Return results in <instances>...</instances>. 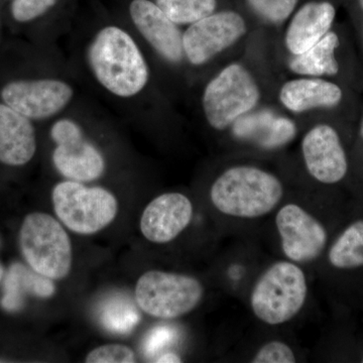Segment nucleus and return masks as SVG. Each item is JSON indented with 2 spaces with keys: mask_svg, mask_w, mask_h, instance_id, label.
<instances>
[{
  "mask_svg": "<svg viewBox=\"0 0 363 363\" xmlns=\"http://www.w3.org/2000/svg\"><path fill=\"white\" fill-rule=\"evenodd\" d=\"M262 75L250 60L240 59L227 62L210 77L203 88L201 109L212 130L226 133L266 104L267 88Z\"/></svg>",
  "mask_w": 363,
  "mask_h": 363,
  "instance_id": "f257e3e1",
  "label": "nucleus"
},
{
  "mask_svg": "<svg viewBox=\"0 0 363 363\" xmlns=\"http://www.w3.org/2000/svg\"><path fill=\"white\" fill-rule=\"evenodd\" d=\"M88 66L98 84L119 98H133L149 84L147 60L130 33L107 26L95 33L87 48Z\"/></svg>",
  "mask_w": 363,
  "mask_h": 363,
  "instance_id": "f03ea898",
  "label": "nucleus"
},
{
  "mask_svg": "<svg viewBox=\"0 0 363 363\" xmlns=\"http://www.w3.org/2000/svg\"><path fill=\"white\" fill-rule=\"evenodd\" d=\"M285 195L276 174L255 164H233L219 174L210 187V200L220 213L257 219L272 213Z\"/></svg>",
  "mask_w": 363,
  "mask_h": 363,
  "instance_id": "7ed1b4c3",
  "label": "nucleus"
},
{
  "mask_svg": "<svg viewBox=\"0 0 363 363\" xmlns=\"http://www.w3.org/2000/svg\"><path fill=\"white\" fill-rule=\"evenodd\" d=\"M355 123L338 117H319L301 140V156L308 175L335 187L352 175L351 147Z\"/></svg>",
  "mask_w": 363,
  "mask_h": 363,
  "instance_id": "20e7f679",
  "label": "nucleus"
},
{
  "mask_svg": "<svg viewBox=\"0 0 363 363\" xmlns=\"http://www.w3.org/2000/svg\"><path fill=\"white\" fill-rule=\"evenodd\" d=\"M358 92L331 79L292 76L276 91L277 101L289 116L338 117L357 123L360 102Z\"/></svg>",
  "mask_w": 363,
  "mask_h": 363,
  "instance_id": "39448f33",
  "label": "nucleus"
},
{
  "mask_svg": "<svg viewBox=\"0 0 363 363\" xmlns=\"http://www.w3.org/2000/svg\"><path fill=\"white\" fill-rule=\"evenodd\" d=\"M308 281L300 264L279 260L260 274L252 286L250 303L253 315L269 326L292 321L305 307Z\"/></svg>",
  "mask_w": 363,
  "mask_h": 363,
  "instance_id": "423d86ee",
  "label": "nucleus"
},
{
  "mask_svg": "<svg viewBox=\"0 0 363 363\" xmlns=\"http://www.w3.org/2000/svg\"><path fill=\"white\" fill-rule=\"evenodd\" d=\"M284 68L292 76L331 79L363 90V66L358 60L347 28L334 25L309 51L295 57H283Z\"/></svg>",
  "mask_w": 363,
  "mask_h": 363,
  "instance_id": "0eeeda50",
  "label": "nucleus"
},
{
  "mask_svg": "<svg viewBox=\"0 0 363 363\" xmlns=\"http://www.w3.org/2000/svg\"><path fill=\"white\" fill-rule=\"evenodd\" d=\"M250 35L252 26L240 11H215L184 30L185 62L193 68L206 67L247 42Z\"/></svg>",
  "mask_w": 363,
  "mask_h": 363,
  "instance_id": "6e6552de",
  "label": "nucleus"
},
{
  "mask_svg": "<svg viewBox=\"0 0 363 363\" xmlns=\"http://www.w3.org/2000/svg\"><path fill=\"white\" fill-rule=\"evenodd\" d=\"M203 297L204 286L199 279L177 272H145L135 286L136 304L157 319L185 316L199 306Z\"/></svg>",
  "mask_w": 363,
  "mask_h": 363,
  "instance_id": "1a4fd4ad",
  "label": "nucleus"
},
{
  "mask_svg": "<svg viewBox=\"0 0 363 363\" xmlns=\"http://www.w3.org/2000/svg\"><path fill=\"white\" fill-rule=\"evenodd\" d=\"M20 242L23 257L33 271L51 279L68 276L73 259L70 238L51 215H28L21 226Z\"/></svg>",
  "mask_w": 363,
  "mask_h": 363,
  "instance_id": "9d476101",
  "label": "nucleus"
},
{
  "mask_svg": "<svg viewBox=\"0 0 363 363\" xmlns=\"http://www.w3.org/2000/svg\"><path fill=\"white\" fill-rule=\"evenodd\" d=\"M55 213L73 233L93 234L116 219L118 202L116 196L100 187H86L81 182H61L52 194Z\"/></svg>",
  "mask_w": 363,
  "mask_h": 363,
  "instance_id": "9b49d317",
  "label": "nucleus"
},
{
  "mask_svg": "<svg viewBox=\"0 0 363 363\" xmlns=\"http://www.w3.org/2000/svg\"><path fill=\"white\" fill-rule=\"evenodd\" d=\"M51 138L56 145L52 162L62 176L71 181L92 182L104 175V157L86 140L80 124L71 118H60L52 124Z\"/></svg>",
  "mask_w": 363,
  "mask_h": 363,
  "instance_id": "f8f14e48",
  "label": "nucleus"
},
{
  "mask_svg": "<svg viewBox=\"0 0 363 363\" xmlns=\"http://www.w3.org/2000/svg\"><path fill=\"white\" fill-rule=\"evenodd\" d=\"M276 227L284 255L296 264H311L328 245L329 234L324 223L296 203L279 208Z\"/></svg>",
  "mask_w": 363,
  "mask_h": 363,
  "instance_id": "ddd939ff",
  "label": "nucleus"
},
{
  "mask_svg": "<svg viewBox=\"0 0 363 363\" xmlns=\"http://www.w3.org/2000/svg\"><path fill=\"white\" fill-rule=\"evenodd\" d=\"M0 96L4 104L30 121H43L63 111L73 100L74 89L60 79H25L7 83Z\"/></svg>",
  "mask_w": 363,
  "mask_h": 363,
  "instance_id": "4468645a",
  "label": "nucleus"
},
{
  "mask_svg": "<svg viewBox=\"0 0 363 363\" xmlns=\"http://www.w3.org/2000/svg\"><path fill=\"white\" fill-rule=\"evenodd\" d=\"M337 6L332 0H310L298 6L284 25L281 47L283 57L309 51L336 23Z\"/></svg>",
  "mask_w": 363,
  "mask_h": 363,
  "instance_id": "2eb2a0df",
  "label": "nucleus"
},
{
  "mask_svg": "<svg viewBox=\"0 0 363 363\" xmlns=\"http://www.w3.org/2000/svg\"><path fill=\"white\" fill-rule=\"evenodd\" d=\"M130 20L138 32L152 49L172 66L185 62L183 30L169 20L167 14L152 0H133L130 4Z\"/></svg>",
  "mask_w": 363,
  "mask_h": 363,
  "instance_id": "dca6fc26",
  "label": "nucleus"
},
{
  "mask_svg": "<svg viewBox=\"0 0 363 363\" xmlns=\"http://www.w3.org/2000/svg\"><path fill=\"white\" fill-rule=\"evenodd\" d=\"M192 202L178 192L157 196L145 207L140 218V231L150 242L164 245L176 240L191 223Z\"/></svg>",
  "mask_w": 363,
  "mask_h": 363,
  "instance_id": "f3484780",
  "label": "nucleus"
},
{
  "mask_svg": "<svg viewBox=\"0 0 363 363\" xmlns=\"http://www.w3.org/2000/svg\"><path fill=\"white\" fill-rule=\"evenodd\" d=\"M264 105L236 121L230 131L236 140L252 143L259 149H281L292 142L297 135V126L289 117L262 108Z\"/></svg>",
  "mask_w": 363,
  "mask_h": 363,
  "instance_id": "a211bd4d",
  "label": "nucleus"
},
{
  "mask_svg": "<svg viewBox=\"0 0 363 363\" xmlns=\"http://www.w3.org/2000/svg\"><path fill=\"white\" fill-rule=\"evenodd\" d=\"M37 152V138L32 121L0 104V162L7 166H23Z\"/></svg>",
  "mask_w": 363,
  "mask_h": 363,
  "instance_id": "6ab92c4d",
  "label": "nucleus"
},
{
  "mask_svg": "<svg viewBox=\"0 0 363 363\" xmlns=\"http://www.w3.org/2000/svg\"><path fill=\"white\" fill-rule=\"evenodd\" d=\"M26 293L37 297L49 298L55 294V286L51 279L45 278L35 271H28L23 264H13L6 276L2 307L9 311L21 309Z\"/></svg>",
  "mask_w": 363,
  "mask_h": 363,
  "instance_id": "aec40b11",
  "label": "nucleus"
},
{
  "mask_svg": "<svg viewBox=\"0 0 363 363\" xmlns=\"http://www.w3.org/2000/svg\"><path fill=\"white\" fill-rule=\"evenodd\" d=\"M327 262L335 271L363 269V218L351 222L334 238Z\"/></svg>",
  "mask_w": 363,
  "mask_h": 363,
  "instance_id": "412c9836",
  "label": "nucleus"
},
{
  "mask_svg": "<svg viewBox=\"0 0 363 363\" xmlns=\"http://www.w3.org/2000/svg\"><path fill=\"white\" fill-rule=\"evenodd\" d=\"M169 20L190 26L218 11V0H155Z\"/></svg>",
  "mask_w": 363,
  "mask_h": 363,
  "instance_id": "4be33fe9",
  "label": "nucleus"
},
{
  "mask_svg": "<svg viewBox=\"0 0 363 363\" xmlns=\"http://www.w3.org/2000/svg\"><path fill=\"white\" fill-rule=\"evenodd\" d=\"M253 16L262 26L279 28L285 25L300 0H245Z\"/></svg>",
  "mask_w": 363,
  "mask_h": 363,
  "instance_id": "5701e85b",
  "label": "nucleus"
},
{
  "mask_svg": "<svg viewBox=\"0 0 363 363\" xmlns=\"http://www.w3.org/2000/svg\"><path fill=\"white\" fill-rule=\"evenodd\" d=\"M101 318L105 328L116 333H128L140 321V314L135 307L123 298H113L107 302Z\"/></svg>",
  "mask_w": 363,
  "mask_h": 363,
  "instance_id": "b1692460",
  "label": "nucleus"
},
{
  "mask_svg": "<svg viewBox=\"0 0 363 363\" xmlns=\"http://www.w3.org/2000/svg\"><path fill=\"white\" fill-rule=\"evenodd\" d=\"M87 363H133L136 362L135 351L121 344H107L91 351L86 357Z\"/></svg>",
  "mask_w": 363,
  "mask_h": 363,
  "instance_id": "393cba45",
  "label": "nucleus"
},
{
  "mask_svg": "<svg viewBox=\"0 0 363 363\" xmlns=\"http://www.w3.org/2000/svg\"><path fill=\"white\" fill-rule=\"evenodd\" d=\"M58 0H13L11 16L18 23H30L47 13Z\"/></svg>",
  "mask_w": 363,
  "mask_h": 363,
  "instance_id": "a878e982",
  "label": "nucleus"
},
{
  "mask_svg": "<svg viewBox=\"0 0 363 363\" xmlns=\"http://www.w3.org/2000/svg\"><path fill=\"white\" fill-rule=\"evenodd\" d=\"M252 363H294L297 362L295 352L291 346L283 341L274 340L264 343L253 355Z\"/></svg>",
  "mask_w": 363,
  "mask_h": 363,
  "instance_id": "bb28decb",
  "label": "nucleus"
},
{
  "mask_svg": "<svg viewBox=\"0 0 363 363\" xmlns=\"http://www.w3.org/2000/svg\"><path fill=\"white\" fill-rule=\"evenodd\" d=\"M351 167L352 175L357 177L363 184V106L360 108L359 116L354 126L351 147Z\"/></svg>",
  "mask_w": 363,
  "mask_h": 363,
  "instance_id": "cd10ccee",
  "label": "nucleus"
},
{
  "mask_svg": "<svg viewBox=\"0 0 363 363\" xmlns=\"http://www.w3.org/2000/svg\"><path fill=\"white\" fill-rule=\"evenodd\" d=\"M168 338V331L166 329H157L152 331L147 341H145V352L147 354L156 352L157 348L162 347L164 344V339Z\"/></svg>",
  "mask_w": 363,
  "mask_h": 363,
  "instance_id": "c85d7f7f",
  "label": "nucleus"
},
{
  "mask_svg": "<svg viewBox=\"0 0 363 363\" xmlns=\"http://www.w3.org/2000/svg\"><path fill=\"white\" fill-rule=\"evenodd\" d=\"M157 363H180L182 358L175 352H167L156 360Z\"/></svg>",
  "mask_w": 363,
  "mask_h": 363,
  "instance_id": "c756f323",
  "label": "nucleus"
},
{
  "mask_svg": "<svg viewBox=\"0 0 363 363\" xmlns=\"http://www.w3.org/2000/svg\"><path fill=\"white\" fill-rule=\"evenodd\" d=\"M355 9H357V28L358 32L363 28V0H354Z\"/></svg>",
  "mask_w": 363,
  "mask_h": 363,
  "instance_id": "7c9ffc66",
  "label": "nucleus"
},
{
  "mask_svg": "<svg viewBox=\"0 0 363 363\" xmlns=\"http://www.w3.org/2000/svg\"><path fill=\"white\" fill-rule=\"evenodd\" d=\"M4 267L0 264V281H1L2 277H4Z\"/></svg>",
  "mask_w": 363,
  "mask_h": 363,
  "instance_id": "2f4dec72",
  "label": "nucleus"
},
{
  "mask_svg": "<svg viewBox=\"0 0 363 363\" xmlns=\"http://www.w3.org/2000/svg\"><path fill=\"white\" fill-rule=\"evenodd\" d=\"M358 33H359L360 38H362V40L363 42V28L362 30H359V32H358Z\"/></svg>",
  "mask_w": 363,
  "mask_h": 363,
  "instance_id": "473e14b6",
  "label": "nucleus"
},
{
  "mask_svg": "<svg viewBox=\"0 0 363 363\" xmlns=\"http://www.w3.org/2000/svg\"><path fill=\"white\" fill-rule=\"evenodd\" d=\"M362 362H363V357H362Z\"/></svg>",
  "mask_w": 363,
  "mask_h": 363,
  "instance_id": "72a5a7b5",
  "label": "nucleus"
}]
</instances>
